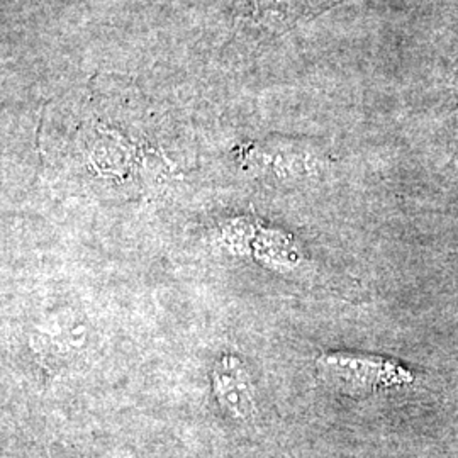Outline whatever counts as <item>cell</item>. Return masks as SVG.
Here are the masks:
<instances>
[{
    "mask_svg": "<svg viewBox=\"0 0 458 458\" xmlns=\"http://www.w3.org/2000/svg\"><path fill=\"white\" fill-rule=\"evenodd\" d=\"M333 4L335 0H238L236 11L248 26L280 34Z\"/></svg>",
    "mask_w": 458,
    "mask_h": 458,
    "instance_id": "7a4b0ae2",
    "label": "cell"
},
{
    "mask_svg": "<svg viewBox=\"0 0 458 458\" xmlns=\"http://www.w3.org/2000/svg\"><path fill=\"white\" fill-rule=\"evenodd\" d=\"M319 367L327 382L348 393H378L414 382L408 367L378 355L335 352L325 355Z\"/></svg>",
    "mask_w": 458,
    "mask_h": 458,
    "instance_id": "6da1fadb",
    "label": "cell"
}]
</instances>
